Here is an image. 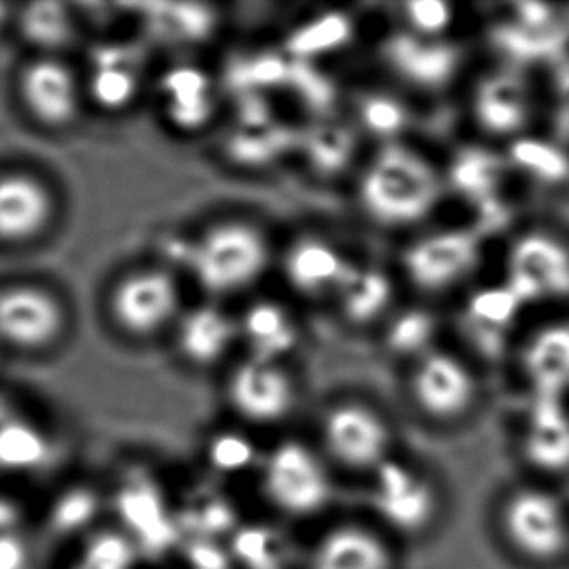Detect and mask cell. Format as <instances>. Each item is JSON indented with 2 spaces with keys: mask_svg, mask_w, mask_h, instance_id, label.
Segmentation results:
<instances>
[{
  "mask_svg": "<svg viewBox=\"0 0 569 569\" xmlns=\"http://www.w3.org/2000/svg\"><path fill=\"white\" fill-rule=\"evenodd\" d=\"M438 335V321L426 309H407L392 319L385 342L392 355L422 356L431 352V342Z\"/></svg>",
  "mask_w": 569,
  "mask_h": 569,
  "instance_id": "f35d334b",
  "label": "cell"
},
{
  "mask_svg": "<svg viewBox=\"0 0 569 569\" xmlns=\"http://www.w3.org/2000/svg\"><path fill=\"white\" fill-rule=\"evenodd\" d=\"M371 477V508L389 531L400 537H420L436 523L438 488L420 470L391 459Z\"/></svg>",
  "mask_w": 569,
  "mask_h": 569,
  "instance_id": "5b68a950",
  "label": "cell"
},
{
  "mask_svg": "<svg viewBox=\"0 0 569 569\" xmlns=\"http://www.w3.org/2000/svg\"><path fill=\"white\" fill-rule=\"evenodd\" d=\"M517 371L531 397L569 399V319L529 332L517 350Z\"/></svg>",
  "mask_w": 569,
  "mask_h": 569,
  "instance_id": "e0dca14e",
  "label": "cell"
},
{
  "mask_svg": "<svg viewBox=\"0 0 569 569\" xmlns=\"http://www.w3.org/2000/svg\"><path fill=\"white\" fill-rule=\"evenodd\" d=\"M355 262L348 261L337 247L325 239L303 238L296 241L286 254L284 272L288 282L308 298L337 296Z\"/></svg>",
  "mask_w": 569,
  "mask_h": 569,
  "instance_id": "603a6c76",
  "label": "cell"
},
{
  "mask_svg": "<svg viewBox=\"0 0 569 569\" xmlns=\"http://www.w3.org/2000/svg\"><path fill=\"white\" fill-rule=\"evenodd\" d=\"M472 117L480 131L492 139L525 137L532 121V90L519 69L493 70L478 80L472 92Z\"/></svg>",
  "mask_w": 569,
  "mask_h": 569,
  "instance_id": "5bb4252c",
  "label": "cell"
},
{
  "mask_svg": "<svg viewBox=\"0 0 569 569\" xmlns=\"http://www.w3.org/2000/svg\"><path fill=\"white\" fill-rule=\"evenodd\" d=\"M397 558L383 532L370 525H332L316 540L306 569H395Z\"/></svg>",
  "mask_w": 569,
  "mask_h": 569,
  "instance_id": "ac0fdd59",
  "label": "cell"
},
{
  "mask_svg": "<svg viewBox=\"0 0 569 569\" xmlns=\"http://www.w3.org/2000/svg\"><path fill=\"white\" fill-rule=\"evenodd\" d=\"M187 556H189L187 563L191 569L236 568L230 550L220 547L216 540L191 539Z\"/></svg>",
  "mask_w": 569,
  "mask_h": 569,
  "instance_id": "c3c4849f",
  "label": "cell"
},
{
  "mask_svg": "<svg viewBox=\"0 0 569 569\" xmlns=\"http://www.w3.org/2000/svg\"><path fill=\"white\" fill-rule=\"evenodd\" d=\"M290 67L292 59L286 53L264 51L247 54L231 61L226 80L233 88V92L267 93L269 90L286 88L290 78Z\"/></svg>",
  "mask_w": 569,
  "mask_h": 569,
  "instance_id": "8d00e7d4",
  "label": "cell"
},
{
  "mask_svg": "<svg viewBox=\"0 0 569 569\" xmlns=\"http://www.w3.org/2000/svg\"><path fill=\"white\" fill-rule=\"evenodd\" d=\"M363 129L381 140L399 139L408 127V109L391 93L370 92L358 101Z\"/></svg>",
  "mask_w": 569,
  "mask_h": 569,
  "instance_id": "60d3db41",
  "label": "cell"
},
{
  "mask_svg": "<svg viewBox=\"0 0 569 569\" xmlns=\"http://www.w3.org/2000/svg\"><path fill=\"white\" fill-rule=\"evenodd\" d=\"M22 531V517L12 501L0 500V535Z\"/></svg>",
  "mask_w": 569,
  "mask_h": 569,
  "instance_id": "681fc988",
  "label": "cell"
},
{
  "mask_svg": "<svg viewBox=\"0 0 569 569\" xmlns=\"http://www.w3.org/2000/svg\"><path fill=\"white\" fill-rule=\"evenodd\" d=\"M236 337V327L222 309L200 306L183 317L179 323L178 345L181 355L194 366L218 362Z\"/></svg>",
  "mask_w": 569,
  "mask_h": 569,
  "instance_id": "484cf974",
  "label": "cell"
},
{
  "mask_svg": "<svg viewBox=\"0 0 569 569\" xmlns=\"http://www.w3.org/2000/svg\"><path fill=\"white\" fill-rule=\"evenodd\" d=\"M501 527L511 547L535 562H552L569 547V523L562 501L540 488H521L509 496Z\"/></svg>",
  "mask_w": 569,
  "mask_h": 569,
  "instance_id": "52a82bcc",
  "label": "cell"
},
{
  "mask_svg": "<svg viewBox=\"0 0 569 569\" xmlns=\"http://www.w3.org/2000/svg\"><path fill=\"white\" fill-rule=\"evenodd\" d=\"M410 389L416 407L436 422L459 420L478 399V381L469 366L441 350H431L418 360Z\"/></svg>",
  "mask_w": 569,
  "mask_h": 569,
  "instance_id": "7c38bea8",
  "label": "cell"
},
{
  "mask_svg": "<svg viewBox=\"0 0 569 569\" xmlns=\"http://www.w3.org/2000/svg\"><path fill=\"white\" fill-rule=\"evenodd\" d=\"M137 486H123V490L117 496V506L119 513L123 517V529L134 542L142 537V531H154V527H160L163 531V501L160 493L150 482H140L134 480Z\"/></svg>",
  "mask_w": 569,
  "mask_h": 569,
  "instance_id": "74e56055",
  "label": "cell"
},
{
  "mask_svg": "<svg viewBox=\"0 0 569 569\" xmlns=\"http://www.w3.org/2000/svg\"><path fill=\"white\" fill-rule=\"evenodd\" d=\"M301 132L277 121L259 127H238L226 140V150L239 166L261 168L277 162L292 150L300 152Z\"/></svg>",
  "mask_w": 569,
  "mask_h": 569,
  "instance_id": "83f0119b",
  "label": "cell"
},
{
  "mask_svg": "<svg viewBox=\"0 0 569 569\" xmlns=\"http://www.w3.org/2000/svg\"><path fill=\"white\" fill-rule=\"evenodd\" d=\"M259 482L270 508L298 521L321 516L335 498V482L323 457L296 439L270 449L259 465Z\"/></svg>",
  "mask_w": 569,
  "mask_h": 569,
  "instance_id": "7a4b0ae2",
  "label": "cell"
},
{
  "mask_svg": "<svg viewBox=\"0 0 569 569\" xmlns=\"http://www.w3.org/2000/svg\"><path fill=\"white\" fill-rule=\"evenodd\" d=\"M207 455L210 467L220 475H241L257 462L253 441L236 431H223L210 439Z\"/></svg>",
  "mask_w": 569,
  "mask_h": 569,
  "instance_id": "ee69618b",
  "label": "cell"
},
{
  "mask_svg": "<svg viewBox=\"0 0 569 569\" xmlns=\"http://www.w3.org/2000/svg\"><path fill=\"white\" fill-rule=\"evenodd\" d=\"M12 22L20 38L38 49V54H57L77 36L74 18L61 2H33L16 12Z\"/></svg>",
  "mask_w": 569,
  "mask_h": 569,
  "instance_id": "f1b7e54d",
  "label": "cell"
},
{
  "mask_svg": "<svg viewBox=\"0 0 569 569\" xmlns=\"http://www.w3.org/2000/svg\"><path fill=\"white\" fill-rule=\"evenodd\" d=\"M16 93L26 116L47 131H62L77 121L82 88L74 70L57 54H36L16 78Z\"/></svg>",
  "mask_w": 569,
  "mask_h": 569,
  "instance_id": "9c48e42d",
  "label": "cell"
},
{
  "mask_svg": "<svg viewBox=\"0 0 569 569\" xmlns=\"http://www.w3.org/2000/svg\"><path fill=\"white\" fill-rule=\"evenodd\" d=\"M321 436L327 457L342 469L373 475L391 461L392 433L373 408L340 402L325 415Z\"/></svg>",
  "mask_w": 569,
  "mask_h": 569,
  "instance_id": "ba28073f",
  "label": "cell"
},
{
  "mask_svg": "<svg viewBox=\"0 0 569 569\" xmlns=\"http://www.w3.org/2000/svg\"><path fill=\"white\" fill-rule=\"evenodd\" d=\"M269 241L243 222L222 223L207 231L191 249L192 274L208 293L226 296L254 284L269 267Z\"/></svg>",
  "mask_w": 569,
  "mask_h": 569,
  "instance_id": "3957f363",
  "label": "cell"
},
{
  "mask_svg": "<svg viewBox=\"0 0 569 569\" xmlns=\"http://www.w3.org/2000/svg\"><path fill=\"white\" fill-rule=\"evenodd\" d=\"M480 251L477 230H443L418 239L408 247L402 267L418 290L446 292L475 272L480 262Z\"/></svg>",
  "mask_w": 569,
  "mask_h": 569,
  "instance_id": "30bf717a",
  "label": "cell"
},
{
  "mask_svg": "<svg viewBox=\"0 0 569 569\" xmlns=\"http://www.w3.org/2000/svg\"><path fill=\"white\" fill-rule=\"evenodd\" d=\"M101 511V496L90 488H74L62 493L53 511L54 531L74 535L90 529Z\"/></svg>",
  "mask_w": 569,
  "mask_h": 569,
  "instance_id": "7bdbcfd3",
  "label": "cell"
},
{
  "mask_svg": "<svg viewBox=\"0 0 569 569\" xmlns=\"http://www.w3.org/2000/svg\"><path fill=\"white\" fill-rule=\"evenodd\" d=\"M509 10H511L509 22H513L525 30L540 31V33L568 30L563 26V18H568V16H563L566 8L545 4V2H516L509 7Z\"/></svg>",
  "mask_w": 569,
  "mask_h": 569,
  "instance_id": "bcb514c9",
  "label": "cell"
},
{
  "mask_svg": "<svg viewBox=\"0 0 569 569\" xmlns=\"http://www.w3.org/2000/svg\"><path fill=\"white\" fill-rule=\"evenodd\" d=\"M408 31L422 38L441 39L453 23V7L441 0H416L405 4Z\"/></svg>",
  "mask_w": 569,
  "mask_h": 569,
  "instance_id": "f6af8a7d",
  "label": "cell"
},
{
  "mask_svg": "<svg viewBox=\"0 0 569 569\" xmlns=\"http://www.w3.org/2000/svg\"><path fill=\"white\" fill-rule=\"evenodd\" d=\"M292 59V57H290ZM288 90L313 113L323 116L337 101V88L331 78L317 69L313 62L298 61L292 59L290 78H288Z\"/></svg>",
  "mask_w": 569,
  "mask_h": 569,
  "instance_id": "b9f144b4",
  "label": "cell"
},
{
  "mask_svg": "<svg viewBox=\"0 0 569 569\" xmlns=\"http://www.w3.org/2000/svg\"><path fill=\"white\" fill-rule=\"evenodd\" d=\"M67 331L61 298L36 282L0 286V347L38 355L54 347Z\"/></svg>",
  "mask_w": 569,
  "mask_h": 569,
  "instance_id": "277c9868",
  "label": "cell"
},
{
  "mask_svg": "<svg viewBox=\"0 0 569 569\" xmlns=\"http://www.w3.org/2000/svg\"><path fill=\"white\" fill-rule=\"evenodd\" d=\"M337 300L350 323H373L391 308L392 282L379 269L355 264L340 286Z\"/></svg>",
  "mask_w": 569,
  "mask_h": 569,
  "instance_id": "f546056e",
  "label": "cell"
},
{
  "mask_svg": "<svg viewBox=\"0 0 569 569\" xmlns=\"http://www.w3.org/2000/svg\"><path fill=\"white\" fill-rule=\"evenodd\" d=\"M241 332L246 339L251 360L278 363L280 358L290 355L298 347V325L282 306L272 301H261L247 309Z\"/></svg>",
  "mask_w": 569,
  "mask_h": 569,
  "instance_id": "d4e9b609",
  "label": "cell"
},
{
  "mask_svg": "<svg viewBox=\"0 0 569 569\" xmlns=\"http://www.w3.org/2000/svg\"><path fill=\"white\" fill-rule=\"evenodd\" d=\"M57 214L53 189L30 170L0 171V246L23 247L46 236Z\"/></svg>",
  "mask_w": 569,
  "mask_h": 569,
  "instance_id": "8fae6325",
  "label": "cell"
},
{
  "mask_svg": "<svg viewBox=\"0 0 569 569\" xmlns=\"http://www.w3.org/2000/svg\"><path fill=\"white\" fill-rule=\"evenodd\" d=\"M521 451L532 469L548 475L569 470V399L531 397Z\"/></svg>",
  "mask_w": 569,
  "mask_h": 569,
  "instance_id": "d6986e66",
  "label": "cell"
},
{
  "mask_svg": "<svg viewBox=\"0 0 569 569\" xmlns=\"http://www.w3.org/2000/svg\"><path fill=\"white\" fill-rule=\"evenodd\" d=\"M506 286L523 306L568 300V241L547 230L521 233L509 247Z\"/></svg>",
  "mask_w": 569,
  "mask_h": 569,
  "instance_id": "8992f818",
  "label": "cell"
},
{
  "mask_svg": "<svg viewBox=\"0 0 569 569\" xmlns=\"http://www.w3.org/2000/svg\"><path fill=\"white\" fill-rule=\"evenodd\" d=\"M385 64L407 84L423 92H438L461 69V47L446 39L416 36L412 31H395L381 43Z\"/></svg>",
  "mask_w": 569,
  "mask_h": 569,
  "instance_id": "9a60e30c",
  "label": "cell"
},
{
  "mask_svg": "<svg viewBox=\"0 0 569 569\" xmlns=\"http://www.w3.org/2000/svg\"><path fill=\"white\" fill-rule=\"evenodd\" d=\"M568 43V30L540 31L525 30L513 22H500L490 30V46L500 53L511 69L540 61H552L562 53Z\"/></svg>",
  "mask_w": 569,
  "mask_h": 569,
  "instance_id": "4dcf8cb0",
  "label": "cell"
},
{
  "mask_svg": "<svg viewBox=\"0 0 569 569\" xmlns=\"http://www.w3.org/2000/svg\"><path fill=\"white\" fill-rule=\"evenodd\" d=\"M163 116L176 129L197 132L204 129L216 113V88L204 70L192 64H178L160 78Z\"/></svg>",
  "mask_w": 569,
  "mask_h": 569,
  "instance_id": "44dd1931",
  "label": "cell"
},
{
  "mask_svg": "<svg viewBox=\"0 0 569 569\" xmlns=\"http://www.w3.org/2000/svg\"><path fill=\"white\" fill-rule=\"evenodd\" d=\"M179 288L170 272L148 269L123 278L111 293V316L134 337H150L179 311Z\"/></svg>",
  "mask_w": 569,
  "mask_h": 569,
  "instance_id": "4fadbf2b",
  "label": "cell"
},
{
  "mask_svg": "<svg viewBox=\"0 0 569 569\" xmlns=\"http://www.w3.org/2000/svg\"><path fill=\"white\" fill-rule=\"evenodd\" d=\"M12 18H14V14H10L8 7H0V31H2V28H4L8 22H12Z\"/></svg>",
  "mask_w": 569,
  "mask_h": 569,
  "instance_id": "816d5d0a",
  "label": "cell"
},
{
  "mask_svg": "<svg viewBox=\"0 0 569 569\" xmlns=\"http://www.w3.org/2000/svg\"><path fill=\"white\" fill-rule=\"evenodd\" d=\"M521 308L523 303L506 284L488 286L470 296L462 317V331L488 362L503 360Z\"/></svg>",
  "mask_w": 569,
  "mask_h": 569,
  "instance_id": "ffe728a7",
  "label": "cell"
},
{
  "mask_svg": "<svg viewBox=\"0 0 569 569\" xmlns=\"http://www.w3.org/2000/svg\"><path fill=\"white\" fill-rule=\"evenodd\" d=\"M142 51L127 43H106L93 47L90 53L88 93L100 108L123 109L139 92Z\"/></svg>",
  "mask_w": 569,
  "mask_h": 569,
  "instance_id": "7402d4cb",
  "label": "cell"
},
{
  "mask_svg": "<svg viewBox=\"0 0 569 569\" xmlns=\"http://www.w3.org/2000/svg\"><path fill=\"white\" fill-rule=\"evenodd\" d=\"M358 148V140L350 127L340 123H319L301 132L300 152L309 170L321 178H335L348 170Z\"/></svg>",
  "mask_w": 569,
  "mask_h": 569,
  "instance_id": "1f68e13d",
  "label": "cell"
},
{
  "mask_svg": "<svg viewBox=\"0 0 569 569\" xmlns=\"http://www.w3.org/2000/svg\"><path fill=\"white\" fill-rule=\"evenodd\" d=\"M51 439L33 418L20 410L0 428V472L28 475L43 469L51 457Z\"/></svg>",
  "mask_w": 569,
  "mask_h": 569,
  "instance_id": "4316f807",
  "label": "cell"
},
{
  "mask_svg": "<svg viewBox=\"0 0 569 569\" xmlns=\"http://www.w3.org/2000/svg\"><path fill=\"white\" fill-rule=\"evenodd\" d=\"M2 352H4V350H2V347H0V356H2Z\"/></svg>",
  "mask_w": 569,
  "mask_h": 569,
  "instance_id": "f5cc1de1",
  "label": "cell"
},
{
  "mask_svg": "<svg viewBox=\"0 0 569 569\" xmlns=\"http://www.w3.org/2000/svg\"><path fill=\"white\" fill-rule=\"evenodd\" d=\"M552 132L558 144L569 147V62L560 64L552 88Z\"/></svg>",
  "mask_w": 569,
  "mask_h": 569,
  "instance_id": "7dc6e473",
  "label": "cell"
},
{
  "mask_svg": "<svg viewBox=\"0 0 569 569\" xmlns=\"http://www.w3.org/2000/svg\"><path fill=\"white\" fill-rule=\"evenodd\" d=\"M355 38V22L345 12L316 16L286 38L284 53L298 61L313 62L323 54L335 53Z\"/></svg>",
  "mask_w": 569,
  "mask_h": 569,
  "instance_id": "836d02e7",
  "label": "cell"
},
{
  "mask_svg": "<svg viewBox=\"0 0 569 569\" xmlns=\"http://www.w3.org/2000/svg\"><path fill=\"white\" fill-rule=\"evenodd\" d=\"M230 405L247 422L270 426L284 420L296 405L292 379L278 363L247 360L231 373Z\"/></svg>",
  "mask_w": 569,
  "mask_h": 569,
  "instance_id": "2e32d148",
  "label": "cell"
},
{
  "mask_svg": "<svg viewBox=\"0 0 569 569\" xmlns=\"http://www.w3.org/2000/svg\"><path fill=\"white\" fill-rule=\"evenodd\" d=\"M441 192L443 181L422 154L387 144L363 171L360 204L379 226L405 228L430 216Z\"/></svg>",
  "mask_w": 569,
  "mask_h": 569,
  "instance_id": "6da1fadb",
  "label": "cell"
},
{
  "mask_svg": "<svg viewBox=\"0 0 569 569\" xmlns=\"http://www.w3.org/2000/svg\"><path fill=\"white\" fill-rule=\"evenodd\" d=\"M20 410H22V408L18 407V402H16L8 392L0 391V428H2L8 420H12Z\"/></svg>",
  "mask_w": 569,
  "mask_h": 569,
  "instance_id": "f907efd6",
  "label": "cell"
},
{
  "mask_svg": "<svg viewBox=\"0 0 569 569\" xmlns=\"http://www.w3.org/2000/svg\"><path fill=\"white\" fill-rule=\"evenodd\" d=\"M140 8L156 36L173 41H202L214 31L218 22L214 10L202 4H147Z\"/></svg>",
  "mask_w": 569,
  "mask_h": 569,
  "instance_id": "e575fe53",
  "label": "cell"
},
{
  "mask_svg": "<svg viewBox=\"0 0 569 569\" xmlns=\"http://www.w3.org/2000/svg\"><path fill=\"white\" fill-rule=\"evenodd\" d=\"M140 562L139 547L123 529H93L69 569H139Z\"/></svg>",
  "mask_w": 569,
  "mask_h": 569,
  "instance_id": "d590c367",
  "label": "cell"
},
{
  "mask_svg": "<svg viewBox=\"0 0 569 569\" xmlns=\"http://www.w3.org/2000/svg\"><path fill=\"white\" fill-rule=\"evenodd\" d=\"M511 173L506 156L482 147L459 150L449 166V186L475 208L500 199L501 189Z\"/></svg>",
  "mask_w": 569,
  "mask_h": 569,
  "instance_id": "cb8c5ba5",
  "label": "cell"
},
{
  "mask_svg": "<svg viewBox=\"0 0 569 569\" xmlns=\"http://www.w3.org/2000/svg\"><path fill=\"white\" fill-rule=\"evenodd\" d=\"M511 171L523 173L537 186L560 187L569 181V152L556 140L521 137L508 147Z\"/></svg>",
  "mask_w": 569,
  "mask_h": 569,
  "instance_id": "d6a6232c",
  "label": "cell"
},
{
  "mask_svg": "<svg viewBox=\"0 0 569 569\" xmlns=\"http://www.w3.org/2000/svg\"><path fill=\"white\" fill-rule=\"evenodd\" d=\"M230 552L236 566L246 569H284V540L267 527L236 529Z\"/></svg>",
  "mask_w": 569,
  "mask_h": 569,
  "instance_id": "ab89813d",
  "label": "cell"
}]
</instances>
